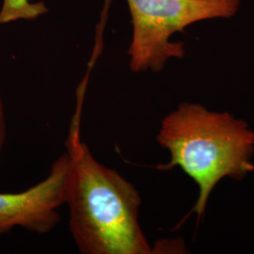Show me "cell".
Returning a JSON list of instances; mask_svg holds the SVG:
<instances>
[{"label":"cell","instance_id":"277c9868","mask_svg":"<svg viewBox=\"0 0 254 254\" xmlns=\"http://www.w3.org/2000/svg\"><path fill=\"white\" fill-rule=\"evenodd\" d=\"M70 167L66 152L55 160L43 181L18 193H0V236L15 227L40 235L51 232L66 203Z\"/></svg>","mask_w":254,"mask_h":254},{"label":"cell","instance_id":"7a4b0ae2","mask_svg":"<svg viewBox=\"0 0 254 254\" xmlns=\"http://www.w3.org/2000/svg\"><path fill=\"white\" fill-rule=\"evenodd\" d=\"M170 160L157 169L180 168L199 188L192 213L202 219L210 196L224 178L240 181L254 172V131L229 112L183 102L166 115L156 135Z\"/></svg>","mask_w":254,"mask_h":254},{"label":"cell","instance_id":"5b68a950","mask_svg":"<svg viewBox=\"0 0 254 254\" xmlns=\"http://www.w3.org/2000/svg\"><path fill=\"white\" fill-rule=\"evenodd\" d=\"M45 2L32 3L29 0H3L0 9V25L17 20H34L48 12Z\"/></svg>","mask_w":254,"mask_h":254},{"label":"cell","instance_id":"8992f818","mask_svg":"<svg viewBox=\"0 0 254 254\" xmlns=\"http://www.w3.org/2000/svg\"><path fill=\"white\" fill-rule=\"evenodd\" d=\"M6 139H7V121H6V115H5L4 104L0 95V155L2 154L4 146L6 144Z\"/></svg>","mask_w":254,"mask_h":254},{"label":"cell","instance_id":"6da1fadb","mask_svg":"<svg viewBox=\"0 0 254 254\" xmlns=\"http://www.w3.org/2000/svg\"><path fill=\"white\" fill-rule=\"evenodd\" d=\"M66 142L71 167L66 203L69 229L83 254H149L139 224L141 198L135 186L96 160L82 142L79 116Z\"/></svg>","mask_w":254,"mask_h":254},{"label":"cell","instance_id":"3957f363","mask_svg":"<svg viewBox=\"0 0 254 254\" xmlns=\"http://www.w3.org/2000/svg\"><path fill=\"white\" fill-rule=\"evenodd\" d=\"M133 33L128 49L135 73L162 71L171 59L185 57L184 43L172 42L173 34L194 23L231 18L240 0H127Z\"/></svg>","mask_w":254,"mask_h":254}]
</instances>
